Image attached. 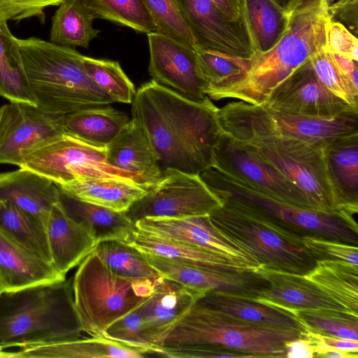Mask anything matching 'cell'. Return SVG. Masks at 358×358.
I'll use <instances>...</instances> for the list:
<instances>
[{
    "label": "cell",
    "mask_w": 358,
    "mask_h": 358,
    "mask_svg": "<svg viewBox=\"0 0 358 358\" xmlns=\"http://www.w3.org/2000/svg\"><path fill=\"white\" fill-rule=\"evenodd\" d=\"M131 104V120L150 142L162 172L174 169L200 176L213 168L222 129L210 99L195 102L152 80L138 89Z\"/></svg>",
    "instance_id": "6da1fadb"
},
{
    "label": "cell",
    "mask_w": 358,
    "mask_h": 358,
    "mask_svg": "<svg viewBox=\"0 0 358 358\" xmlns=\"http://www.w3.org/2000/svg\"><path fill=\"white\" fill-rule=\"evenodd\" d=\"M217 118L224 133L293 182L315 210L354 215L333 183L324 148L282 134L262 106L231 102L218 108Z\"/></svg>",
    "instance_id": "7a4b0ae2"
},
{
    "label": "cell",
    "mask_w": 358,
    "mask_h": 358,
    "mask_svg": "<svg viewBox=\"0 0 358 358\" xmlns=\"http://www.w3.org/2000/svg\"><path fill=\"white\" fill-rule=\"evenodd\" d=\"M288 15L287 31L275 45L265 53L255 55L245 77L213 92L208 96L210 99L233 98L261 106L282 82L327 48L331 22L327 0H297Z\"/></svg>",
    "instance_id": "3957f363"
},
{
    "label": "cell",
    "mask_w": 358,
    "mask_h": 358,
    "mask_svg": "<svg viewBox=\"0 0 358 358\" xmlns=\"http://www.w3.org/2000/svg\"><path fill=\"white\" fill-rule=\"evenodd\" d=\"M72 280L0 294V346L28 347L80 338Z\"/></svg>",
    "instance_id": "277c9868"
},
{
    "label": "cell",
    "mask_w": 358,
    "mask_h": 358,
    "mask_svg": "<svg viewBox=\"0 0 358 358\" xmlns=\"http://www.w3.org/2000/svg\"><path fill=\"white\" fill-rule=\"evenodd\" d=\"M16 41L36 106L43 111L62 116L114 103L89 78L83 55L75 49L36 37Z\"/></svg>",
    "instance_id": "5b68a950"
},
{
    "label": "cell",
    "mask_w": 358,
    "mask_h": 358,
    "mask_svg": "<svg viewBox=\"0 0 358 358\" xmlns=\"http://www.w3.org/2000/svg\"><path fill=\"white\" fill-rule=\"evenodd\" d=\"M209 217L223 237L261 267L304 275L316 264L302 237L263 214L224 201Z\"/></svg>",
    "instance_id": "8992f818"
},
{
    "label": "cell",
    "mask_w": 358,
    "mask_h": 358,
    "mask_svg": "<svg viewBox=\"0 0 358 358\" xmlns=\"http://www.w3.org/2000/svg\"><path fill=\"white\" fill-rule=\"evenodd\" d=\"M305 331L255 323L196 302L159 345L214 343L250 357H285V343Z\"/></svg>",
    "instance_id": "52a82bcc"
},
{
    "label": "cell",
    "mask_w": 358,
    "mask_h": 358,
    "mask_svg": "<svg viewBox=\"0 0 358 358\" xmlns=\"http://www.w3.org/2000/svg\"><path fill=\"white\" fill-rule=\"evenodd\" d=\"M157 279L119 276L96 254L90 253L79 264L72 280L75 308L83 331L103 337L113 322L138 308L150 296Z\"/></svg>",
    "instance_id": "ba28073f"
},
{
    "label": "cell",
    "mask_w": 358,
    "mask_h": 358,
    "mask_svg": "<svg viewBox=\"0 0 358 358\" xmlns=\"http://www.w3.org/2000/svg\"><path fill=\"white\" fill-rule=\"evenodd\" d=\"M221 200L263 214L301 237L315 236L358 246V227L353 215L327 213L274 199L211 168L200 174Z\"/></svg>",
    "instance_id": "9c48e42d"
},
{
    "label": "cell",
    "mask_w": 358,
    "mask_h": 358,
    "mask_svg": "<svg viewBox=\"0 0 358 358\" xmlns=\"http://www.w3.org/2000/svg\"><path fill=\"white\" fill-rule=\"evenodd\" d=\"M20 168L33 171L57 185L98 178L122 179L141 185L138 178L107 162L106 148L93 146L66 135L29 155Z\"/></svg>",
    "instance_id": "30bf717a"
},
{
    "label": "cell",
    "mask_w": 358,
    "mask_h": 358,
    "mask_svg": "<svg viewBox=\"0 0 358 358\" xmlns=\"http://www.w3.org/2000/svg\"><path fill=\"white\" fill-rule=\"evenodd\" d=\"M222 206L199 175L174 169L125 212L134 223L145 217H185L209 215Z\"/></svg>",
    "instance_id": "8fae6325"
},
{
    "label": "cell",
    "mask_w": 358,
    "mask_h": 358,
    "mask_svg": "<svg viewBox=\"0 0 358 358\" xmlns=\"http://www.w3.org/2000/svg\"><path fill=\"white\" fill-rule=\"evenodd\" d=\"M213 168L271 197L315 210L293 182L222 130L214 148Z\"/></svg>",
    "instance_id": "7c38bea8"
},
{
    "label": "cell",
    "mask_w": 358,
    "mask_h": 358,
    "mask_svg": "<svg viewBox=\"0 0 358 358\" xmlns=\"http://www.w3.org/2000/svg\"><path fill=\"white\" fill-rule=\"evenodd\" d=\"M64 135L58 115L28 103L3 105L0 107V164L20 167L29 155Z\"/></svg>",
    "instance_id": "4fadbf2b"
},
{
    "label": "cell",
    "mask_w": 358,
    "mask_h": 358,
    "mask_svg": "<svg viewBox=\"0 0 358 358\" xmlns=\"http://www.w3.org/2000/svg\"><path fill=\"white\" fill-rule=\"evenodd\" d=\"M197 48L252 59L255 52L243 20H231L211 0H174Z\"/></svg>",
    "instance_id": "5bb4252c"
},
{
    "label": "cell",
    "mask_w": 358,
    "mask_h": 358,
    "mask_svg": "<svg viewBox=\"0 0 358 358\" xmlns=\"http://www.w3.org/2000/svg\"><path fill=\"white\" fill-rule=\"evenodd\" d=\"M261 106L273 112L296 116L333 117L358 111V108L349 105L324 87L310 62L282 82Z\"/></svg>",
    "instance_id": "9a60e30c"
},
{
    "label": "cell",
    "mask_w": 358,
    "mask_h": 358,
    "mask_svg": "<svg viewBox=\"0 0 358 358\" xmlns=\"http://www.w3.org/2000/svg\"><path fill=\"white\" fill-rule=\"evenodd\" d=\"M147 35L152 80L195 102L210 99L203 91L195 50L156 31Z\"/></svg>",
    "instance_id": "2e32d148"
},
{
    "label": "cell",
    "mask_w": 358,
    "mask_h": 358,
    "mask_svg": "<svg viewBox=\"0 0 358 358\" xmlns=\"http://www.w3.org/2000/svg\"><path fill=\"white\" fill-rule=\"evenodd\" d=\"M145 233L196 246L245 265L255 271L261 266L245 251L223 237L209 215L185 217H145L136 222Z\"/></svg>",
    "instance_id": "e0dca14e"
},
{
    "label": "cell",
    "mask_w": 358,
    "mask_h": 358,
    "mask_svg": "<svg viewBox=\"0 0 358 358\" xmlns=\"http://www.w3.org/2000/svg\"><path fill=\"white\" fill-rule=\"evenodd\" d=\"M144 255L162 277L203 294L216 291L251 298L268 286L266 280L256 271H221Z\"/></svg>",
    "instance_id": "ac0fdd59"
},
{
    "label": "cell",
    "mask_w": 358,
    "mask_h": 358,
    "mask_svg": "<svg viewBox=\"0 0 358 358\" xmlns=\"http://www.w3.org/2000/svg\"><path fill=\"white\" fill-rule=\"evenodd\" d=\"M204 294L160 277L154 292L140 306L149 340L158 345L169 330Z\"/></svg>",
    "instance_id": "d6986e66"
},
{
    "label": "cell",
    "mask_w": 358,
    "mask_h": 358,
    "mask_svg": "<svg viewBox=\"0 0 358 358\" xmlns=\"http://www.w3.org/2000/svg\"><path fill=\"white\" fill-rule=\"evenodd\" d=\"M256 272L266 280L268 286L250 299L285 311L315 308L344 310L304 275L262 266Z\"/></svg>",
    "instance_id": "ffe728a7"
},
{
    "label": "cell",
    "mask_w": 358,
    "mask_h": 358,
    "mask_svg": "<svg viewBox=\"0 0 358 358\" xmlns=\"http://www.w3.org/2000/svg\"><path fill=\"white\" fill-rule=\"evenodd\" d=\"M106 157L110 165L134 175L147 189L163 177L150 142L133 120L106 147Z\"/></svg>",
    "instance_id": "44dd1931"
},
{
    "label": "cell",
    "mask_w": 358,
    "mask_h": 358,
    "mask_svg": "<svg viewBox=\"0 0 358 358\" xmlns=\"http://www.w3.org/2000/svg\"><path fill=\"white\" fill-rule=\"evenodd\" d=\"M65 276L51 262L0 231V282L3 291L62 281Z\"/></svg>",
    "instance_id": "7402d4cb"
},
{
    "label": "cell",
    "mask_w": 358,
    "mask_h": 358,
    "mask_svg": "<svg viewBox=\"0 0 358 358\" xmlns=\"http://www.w3.org/2000/svg\"><path fill=\"white\" fill-rule=\"evenodd\" d=\"M46 232L52 263L64 275L79 265L98 244L92 234L70 218L59 203L50 211Z\"/></svg>",
    "instance_id": "603a6c76"
},
{
    "label": "cell",
    "mask_w": 358,
    "mask_h": 358,
    "mask_svg": "<svg viewBox=\"0 0 358 358\" xmlns=\"http://www.w3.org/2000/svg\"><path fill=\"white\" fill-rule=\"evenodd\" d=\"M0 200L10 201L46 226L59 201V187L48 178L25 168L0 173Z\"/></svg>",
    "instance_id": "cb8c5ba5"
},
{
    "label": "cell",
    "mask_w": 358,
    "mask_h": 358,
    "mask_svg": "<svg viewBox=\"0 0 358 358\" xmlns=\"http://www.w3.org/2000/svg\"><path fill=\"white\" fill-rule=\"evenodd\" d=\"M265 109L273 126L282 134L314 145L325 148L340 137L358 133V111L314 117L289 115Z\"/></svg>",
    "instance_id": "d4e9b609"
},
{
    "label": "cell",
    "mask_w": 358,
    "mask_h": 358,
    "mask_svg": "<svg viewBox=\"0 0 358 358\" xmlns=\"http://www.w3.org/2000/svg\"><path fill=\"white\" fill-rule=\"evenodd\" d=\"M58 203L65 213L84 226L98 243L110 240L127 243L137 230L136 223L124 212L82 201L59 187Z\"/></svg>",
    "instance_id": "484cf974"
},
{
    "label": "cell",
    "mask_w": 358,
    "mask_h": 358,
    "mask_svg": "<svg viewBox=\"0 0 358 358\" xmlns=\"http://www.w3.org/2000/svg\"><path fill=\"white\" fill-rule=\"evenodd\" d=\"M150 355L151 352L144 348L91 336L20 348L15 358H141Z\"/></svg>",
    "instance_id": "4316f807"
},
{
    "label": "cell",
    "mask_w": 358,
    "mask_h": 358,
    "mask_svg": "<svg viewBox=\"0 0 358 358\" xmlns=\"http://www.w3.org/2000/svg\"><path fill=\"white\" fill-rule=\"evenodd\" d=\"M127 243L143 253L189 265L227 272L255 271L245 265L202 248L158 237L138 229Z\"/></svg>",
    "instance_id": "83f0119b"
},
{
    "label": "cell",
    "mask_w": 358,
    "mask_h": 358,
    "mask_svg": "<svg viewBox=\"0 0 358 358\" xmlns=\"http://www.w3.org/2000/svg\"><path fill=\"white\" fill-rule=\"evenodd\" d=\"M129 121L127 115L110 105L59 116L64 135L93 146L106 148Z\"/></svg>",
    "instance_id": "f1b7e54d"
},
{
    "label": "cell",
    "mask_w": 358,
    "mask_h": 358,
    "mask_svg": "<svg viewBox=\"0 0 358 358\" xmlns=\"http://www.w3.org/2000/svg\"><path fill=\"white\" fill-rule=\"evenodd\" d=\"M57 186L82 201L124 213L148 191L133 181L108 178L83 179Z\"/></svg>",
    "instance_id": "f546056e"
},
{
    "label": "cell",
    "mask_w": 358,
    "mask_h": 358,
    "mask_svg": "<svg viewBox=\"0 0 358 358\" xmlns=\"http://www.w3.org/2000/svg\"><path fill=\"white\" fill-rule=\"evenodd\" d=\"M240 3L255 55L268 52L287 31L288 13L273 0H240Z\"/></svg>",
    "instance_id": "4dcf8cb0"
},
{
    "label": "cell",
    "mask_w": 358,
    "mask_h": 358,
    "mask_svg": "<svg viewBox=\"0 0 358 358\" xmlns=\"http://www.w3.org/2000/svg\"><path fill=\"white\" fill-rule=\"evenodd\" d=\"M333 183L345 206L358 212V133L340 137L325 148Z\"/></svg>",
    "instance_id": "1f68e13d"
},
{
    "label": "cell",
    "mask_w": 358,
    "mask_h": 358,
    "mask_svg": "<svg viewBox=\"0 0 358 358\" xmlns=\"http://www.w3.org/2000/svg\"><path fill=\"white\" fill-rule=\"evenodd\" d=\"M304 277L345 310L358 316V266L321 260Z\"/></svg>",
    "instance_id": "d6a6232c"
},
{
    "label": "cell",
    "mask_w": 358,
    "mask_h": 358,
    "mask_svg": "<svg viewBox=\"0 0 358 358\" xmlns=\"http://www.w3.org/2000/svg\"><path fill=\"white\" fill-rule=\"evenodd\" d=\"M197 302L255 323L306 331L290 313L238 295L211 291Z\"/></svg>",
    "instance_id": "836d02e7"
},
{
    "label": "cell",
    "mask_w": 358,
    "mask_h": 358,
    "mask_svg": "<svg viewBox=\"0 0 358 358\" xmlns=\"http://www.w3.org/2000/svg\"><path fill=\"white\" fill-rule=\"evenodd\" d=\"M94 17L82 0H64L52 18L50 42L62 46L88 48L99 31Z\"/></svg>",
    "instance_id": "e575fe53"
},
{
    "label": "cell",
    "mask_w": 358,
    "mask_h": 358,
    "mask_svg": "<svg viewBox=\"0 0 358 358\" xmlns=\"http://www.w3.org/2000/svg\"><path fill=\"white\" fill-rule=\"evenodd\" d=\"M0 96L10 102L36 104L19 45L6 22L0 21Z\"/></svg>",
    "instance_id": "d590c367"
},
{
    "label": "cell",
    "mask_w": 358,
    "mask_h": 358,
    "mask_svg": "<svg viewBox=\"0 0 358 358\" xmlns=\"http://www.w3.org/2000/svg\"><path fill=\"white\" fill-rule=\"evenodd\" d=\"M0 231L11 241L52 263L46 226L8 201L0 200Z\"/></svg>",
    "instance_id": "8d00e7d4"
},
{
    "label": "cell",
    "mask_w": 358,
    "mask_h": 358,
    "mask_svg": "<svg viewBox=\"0 0 358 358\" xmlns=\"http://www.w3.org/2000/svg\"><path fill=\"white\" fill-rule=\"evenodd\" d=\"M195 51L206 96L242 80L250 67V59L209 49Z\"/></svg>",
    "instance_id": "74e56055"
},
{
    "label": "cell",
    "mask_w": 358,
    "mask_h": 358,
    "mask_svg": "<svg viewBox=\"0 0 358 358\" xmlns=\"http://www.w3.org/2000/svg\"><path fill=\"white\" fill-rule=\"evenodd\" d=\"M92 252L119 276L130 280H155L161 277L144 253L128 243L115 240L101 241Z\"/></svg>",
    "instance_id": "f35d334b"
},
{
    "label": "cell",
    "mask_w": 358,
    "mask_h": 358,
    "mask_svg": "<svg viewBox=\"0 0 358 358\" xmlns=\"http://www.w3.org/2000/svg\"><path fill=\"white\" fill-rule=\"evenodd\" d=\"M306 331L358 341V316L324 308L288 310Z\"/></svg>",
    "instance_id": "ab89813d"
},
{
    "label": "cell",
    "mask_w": 358,
    "mask_h": 358,
    "mask_svg": "<svg viewBox=\"0 0 358 358\" xmlns=\"http://www.w3.org/2000/svg\"><path fill=\"white\" fill-rule=\"evenodd\" d=\"M94 18L110 20L136 31H156L155 23L142 0H82Z\"/></svg>",
    "instance_id": "60d3db41"
},
{
    "label": "cell",
    "mask_w": 358,
    "mask_h": 358,
    "mask_svg": "<svg viewBox=\"0 0 358 358\" xmlns=\"http://www.w3.org/2000/svg\"><path fill=\"white\" fill-rule=\"evenodd\" d=\"M82 61L91 80L114 102L131 103L136 91L117 62L84 55Z\"/></svg>",
    "instance_id": "b9f144b4"
},
{
    "label": "cell",
    "mask_w": 358,
    "mask_h": 358,
    "mask_svg": "<svg viewBox=\"0 0 358 358\" xmlns=\"http://www.w3.org/2000/svg\"><path fill=\"white\" fill-rule=\"evenodd\" d=\"M152 17L156 32L170 37L194 50L197 48L174 0H142Z\"/></svg>",
    "instance_id": "7bdbcfd3"
},
{
    "label": "cell",
    "mask_w": 358,
    "mask_h": 358,
    "mask_svg": "<svg viewBox=\"0 0 358 358\" xmlns=\"http://www.w3.org/2000/svg\"><path fill=\"white\" fill-rule=\"evenodd\" d=\"M103 337L146 349L159 356L160 346L152 343L147 336L140 306L113 322L106 329Z\"/></svg>",
    "instance_id": "ee69618b"
},
{
    "label": "cell",
    "mask_w": 358,
    "mask_h": 358,
    "mask_svg": "<svg viewBox=\"0 0 358 358\" xmlns=\"http://www.w3.org/2000/svg\"><path fill=\"white\" fill-rule=\"evenodd\" d=\"M310 62L317 78L326 89L349 105L358 108V99L352 94L327 48L320 50Z\"/></svg>",
    "instance_id": "f6af8a7d"
},
{
    "label": "cell",
    "mask_w": 358,
    "mask_h": 358,
    "mask_svg": "<svg viewBox=\"0 0 358 358\" xmlns=\"http://www.w3.org/2000/svg\"><path fill=\"white\" fill-rule=\"evenodd\" d=\"M302 243L315 262L342 261L358 266L357 245L315 236H303Z\"/></svg>",
    "instance_id": "bcb514c9"
},
{
    "label": "cell",
    "mask_w": 358,
    "mask_h": 358,
    "mask_svg": "<svg viewBox=\"0 0 358 358\" xmlns=\"http://www.w3.org/2000/svg\"><path fill=\"white\" fill-rule=\"evenodd\" d=\"M160 357L171 358H241L248 355L214 343L160 346Z\"/></svg>",
    "instance_id": "7dc6e473"
},
{
    "label": "cell",
    "mask_w": 358,
    "mask_h": 358,
    "mask_svg": "<svg viewBox=\"0 0 358 358\" xmlns=\"http://www.w3.org/2000/svg\"><path fill=\"white\" fill-rule=\"evenodd\" d=\"M64 0H0V21H21L36 17L45 22V9L59 6Z\"/></svg>",
    "instance_id": "c3c4849f"
},
{
    "label": "cell",
    "mask_w": 358,
    "mask_h": 358,
    "mask_svg": "<svg viewBox=\"0 0 358 358\" xmlns=\"http://www.w3.org/2000/svg\"><path fill=\"white\" fill-rule=\"evenodd\" d=\"M327 48L358 61V40L343 24L332 21L330 22L327 34Z\"/></svg>",
    "instance_id": "681fc988"
},
{
    "label": "cell",
    "mask_w": 358,
    "mask_h": 358,
    "mask_svg": "<svg viewBox=\"0 0 358 358\" xmlns=\"http://www.w3.org/2000/svg\"><path fill=\"white\" fill-rule=\"evenodd\" d=\"M331 20L336 19L357 37L358 29V0H334L328 4Z\"/></svg>",
    "instance_id": "f907efd6"
},
{
    "label": "cell",
    "mask_w": 358,
    "mask_h": 358,
    "mask_svg": "<svg viewBox=\"0 0 358 358\" xmlns=\"http://www.w3.org/2000/svg\"><path fill=\"white\" fill-rule=\"evenodd\" d=\"M331 53L352 94L358 99L357 62L336 52Z\"/></svg>",
    "instance_id": "816d5d0a"
},
{
    "label": "cell",
    "mask_w": 358,
    "mask_h": 358,
    "mask_svg": "<svg viewBox=\"0 0 358 358\" xmlns=\"http://www.w3.org/2000/svg\"><path fill=\"white\" fill-rule=\"evenodd\" d=\"M304 333L301 336L289 341L285 343V357H315L313 347L310 340L304 335Z\"/></svg>",
    "instance_id": "f5cc1de1"
},
{
    "label": "cell",
    "mask_w": 358,
    "mask_h": 358,
    "mask_svg": "<svg viewBox=\"0 0 358 358\" xmlns=\"http://www.w3.org/2000/svg\"><path fill=\"white\" fill-rule=\"evenodd\" d=\"M313 333L321 343L329 348L358 354V341Z\"/></svg>",
    "instance_id": "db71d44e"
},
{
    "label": "cell",
    "mask_w": 358,
    "mask_h": 358,
    "mask_svg": "<svg viewBox=\"0 0 358 358\" xmlns=\"http://www.w3.org/2000/svg\"><path fill=\"white\" fill-rule=\"evenodd\" d=\"M232 21L243 20L240 0H211Z\"/></svg>",
    "instance_id": "11a10c76"
},
{
    "label": "cell",
    "mask_w": 358,
    "mask_h": 358,
    "mask_svg": "<svg viewBox=\"0 0 358 358\" xmlns=\"http://www.w3.org/2000/svg\"><path fill=\"white\" fill-rule=\"evenodd\" d=\"M278 6H280L287 13H288L297 0H273Z\"/></svg>",
    "instance_id": "9f6ffc18"
},
{
    "label": "cell",
    "mask_w": 358,
    "mask_h": 358,
    "mask_svg": "<svg viewBox=\"0 0 358 358\" xmlns=\"http://www.w3.org/2000/svg\"><path fill=\"white\" fill-rule=\"evenodd\" d=\"M5 349L0 346V358H15L16 352L5 351Z\"/></svg>",
    "instance_id": "6f0895ef"
},
{
    "label": "cell",
    "mask_w": 358,
    "mask_h": 358,
    "mask_svg": "<svg viewBox=\"0 0 358 358\" xmlns=\"http://www.w3.org/2000/svg\"><path fill=\"white\" fill-rule=\"evenodd\" d=\"M2 292H3V287H2V285H1V282H0V294H1Z\"/></svg>",
    "instance_id": "680465c9"
},
{
    "label": "cell",
    "mask_w": 358,
    "mask_h": 358,
    "mask_svg": "<svg viewBox=\"0 0 358 358\" xmlns=\"http://www.w3.org/2000/svg\"><path fill=\"white\" fill-rule=\"evenodd\" d=\"M333 1H334V0H327V3H328V4H329L330 3H331Z\"/></svg>",
    "instance_id": "91938a15"
}]
</instances>
